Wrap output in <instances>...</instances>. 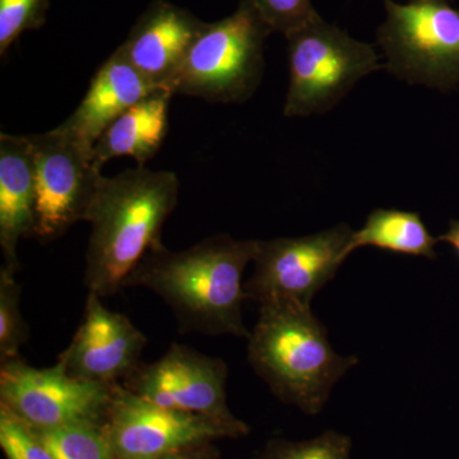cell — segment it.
<instances>
[{"label": "cell", "mask_w": 459, "mask_h": 459, "mask_svg": "<svg viewBox=\"0 0 459 459\" xmlns=\"http://www.w3.org/2000/svg\"><path fill=\"white\" fill-rule=\"evenodd\" d=\"M204 26L192 12L168 0H153L119 49L148 82L171 91L172 81Z\"/></svg>", "instance_id": "obj_13"}, {"label": "cell", "mask_w": 459, "mask_h": 459, "mask_svg": "<svg viewBox=\"0 0 459 459\" xmlns=\"http://www.w3.org/2000/svg\"><path fill=\"white\" fill-rule=\"evenodd\" d=\"M271 33L252 0H240L234 13L204 22L172 81V93L221 104L247 101L261 83Z\"/></svg>", "instance_id": "obj_4"}, {"label": "cell", "mask_w": 459, "mask_h": 459, "mask_svg": "<svg viewBox=\"0 0 459 459\" xmlns=\"http://www.w3.org/2000/svg\"><path fill=\"white\" fill-rule=\"evenodd\" d=\"M259 16L272 32L285 38L319 17L312 0H252Z\"/></svg>", "instance_id": "obj_23"}, {"label": "cell", "mask_w": 459, "mask_h": 459, "mask_svg": "<svg viewBox=\"0 0 459 459\" xmlns=\"http://www.w3.org/2000/svg\"><path fill=\"white\" fill-rule=\"evenodd\" d=\"M49 5V0H0V56H7L23 33L45 25Z\"/></svg>", "instance_id": "obj_21"}, {"label": "cell", "mask_w": 459, "mask_h": 459, "mask_svg": "<svg viewBox=\"0 0 459 459\" xmlns=\"http://www.w3.org/2000/svg\"><path fill=\"white\" fill-rule=\"evenodd\" d=\"M21 286L16 273L0 268V361L21 358L20 350L29 340V325L21 313Z\"/></svg>", "instance_id": "obj_19"}, {"label": "cell", "mask_w": 459, "mask_h": 459, "mask_svg": "<svg viewBox=\"0 0 459 459\" xmlns=\"http://www.w3.org/2000/svg\"><path fill=\"white\" fill-rule=\"evenodd\" d=\"M174 93L157 90L120 114L93 146V159L102 168L110 160L129 156L140 166L159 152L169 131V105Z\"/></svg>", "instance_id": "obj_16"}, {"label": "cell", "mask_w": 459, "mask_h": 459, "mask_svg": "<svg viewBox=\"0 0 459 459\" xmlns=\"http://www.w3.org/2000/svg\"><path fill=\"white\" fill-rule=\"evenodd\" d=\"M352 232L350 226L341 223L307 237L259 241L253 261L255 272L244 283L247 299L259 304H312L314 296L334 279L342 265Z\"/></svg>", "instance_id": "obj_10"}, {"label": "cell", "mask_w": 459, "mask_h": 459, "mask_svg": "<svg viewBox=\"0 0 459 459\" xmlns=\"http://www.w3.org/2000/svg\"><path fill=\"white\" fill-rule=\"evenodd\" d=\"M221 453L214 446V443L195 444V446H186L179 451L168 453L157 459H220Z\"/></svg>", "instance_id": "obj_24"}, {"label": "cell", "mask_w": 459, "mask_h": 459, "mask_svg": "<svg viewBox=\"0 0 459 459\" xmlns=\"http://www.w3.org/2000/svg\"><path fill=\"white\" fill-rule=\"evenodd\" d=\"M351 437L327 430L313 439L301 442L268 440L250 459H351Z\"/></svg>", "instance_id": "obj_20"}, {"label": "cell", "mask_w": 459, "mask_h": 459, "mask_svg": "<svg viewBox=\"0 0 459 459\" xmlns=\"http://www.w3.org/2000/svg\"><path fill=\"white\" fill-rule=\"evenodd\" d=\"M175 172L144 166L102 178L86 221L91 223L84 285L108 298L122 291L126 280L148 253L164 246L162 228L179 204Z\"/></svg>", "instance_id": "obj_2"}, {"label": "cell", "mask_w": 459, "mask_h": 459, "mask_svg": "<svg viewBox=\"0 0 459 459\" xmlns=\"http://www.w3.org/2000/svg\"><path fill=\"white\" fill-rule=\"evenodd\" d=\"M439 238L429 231L418 212L377 208L368 216L364 226L353 231L343 252V259L359 247H374L398 255L437 259L435 247Z\"/></svg>", "instance_id": "obj_17"}, {"label": "cell", "mask_w": 459, "mask_h": 459, "mask_svg": "<svg viewBox=\"0 0 459 459\" xmlns=\"http://www.w3.org/2000/svg\"><path fill=\"white\" fill-rule=\"evenodd\" d=\"M290 82L283 115L327 113L380 65L376 47L316 17L287 36Z\"/></svg>", "instance_id": "obj_5"}, {"label": "cell", "mask_w": 459, "mask_h": 459, "mask_svg": "<svg viewBox=\"0 0 459 459\" xmlns=\"http://www.w3.org/2000/svg\"><path fill=\"white\" fill-rule=\"evenodd\" d=\"M439 241L449 244L459 256V221H451L448 231L440 235Z\"/></svg>", "instance_id": "obj_25"}, {"label": "cell", "mask_w": 459, "mask_h": 459, "mask_svg": "<svg viewBox=\"0 0 459 459\" xmlns=\"http://www.w3.org/2000/svg\"><path fill=\"white\" fill-rule=\"evenodd\" d=\"M107 428L114 459H157L202 443L238 439L250 433L241 420L223 421L195 413L165 409L114 386Z\"/></svg>", "instance_id": "obj_8"}, {"label": "cell", "mask_w": 459, "mask_h": 459, "mask_svg": "<svg viewBox=\"0 0 459 459\" xmlns=\"http://www.w3.org/2000/svg\"><path fill=\"white\" fill-rule=\"evenodd\" d=\"M115 385L75 379L59 362L38 369L17 358L2 362L0 406L33 430L105 425Z\"/></svg>", "instance_id": "obj_9"}, {"label": "cell", "mask_w": 459, "mask_h": 459, "mask_svg": "<svg viewBox=\"0 0 459 459\" xmlns=\"http://www.w3.org/2000/svg\"><path fill=\"white\" fill-rule=\"evenodd\" d=\"M247 340V360L272 394L310 416L325 409L334 385L359 364L356 356L334 351L310 305L294 301L259 304Z\"/></svg>", "instance_id": "obj_3"}, {"label": "cell", "mask_w": 459, "mask_h": 459, "mask_svg": "<svg viewBox=\"0 0 459 459\" xmlns=\"http://www.w3.org/2000/svg\"><path fill=\"white\" fill-rule=\"evenodd\" d=\"M377 30L385 68L411 84L440 91L459 87V9L449 0H383Z\"/></svg>", "instance_id": "obj_6"}, {"label": "cell", "mask_w": 459, "mask_h": 459, "mask_svg": "<svg viewBox=\"0 0 459 459\" xmlns=\"http://www.w3.org/2000/svg\"><path fill=\"white\" fill-rule=\"evenodd\" d=\"M259 240L219 234L188 249L161 246L148 253L126 287H144L170 307L181 333L249 338L243 319L247 296L243 276L255 261Z\"/></svg>", "instance_id": "obj_1"}, {"label": "cell", "mask_w": 459, "mask_h": 459, "mask_svg": "<svg viewBox=\"0 0 459 459\" xmlns=\"http://www.w3.org/2000/svg\"><path fill=\"white\" fill-rule=\"evenodd\" d=\"M157 90L164 89L148 82L117 48L100 66L82 101L59 128L93 148L120 114Z\"/></svg>", "instance_id": "obj_14"}, {"label": "cell", "mask_w": 459, "mask_h": 459, "mask_svg": "<svg viewBox=\"0 0 459 459\" xmlns=\"http://www.w3.org/2000/svg\"><path fill=\"white\" fill-rule=\"evenodd\" d=\"M33 431L56 459H114L105 425H72Z\"/></svg>", "instance_id": "obj_18"}, {"label": "cell", "mask_w": 459, "mask_h": 459, "mask_svg": "<svg viewBox=\"0 0 459 459\" xmlns=\"http://www.w3.org/2000/svg\"><path fill=\"white\" fill-rule=\"evenodd\" d=\"M36 223V180L27 135L0 134V247L3 267L17 273L21 238H32Z\"/></svg>", "instance_id": "obj_15"}, {"label": "cell", "mask_w": 459, "mask_h": 459, "mask_svg": "<svg viewBox=\"0 0 459 459\" xmlns=\"http://www.w3.org/2000/svg\"><path fill=\"white\" fill-rule=\"evenodd\" d=\"M146 344L147 337L128 316L108 309L102 298L89 292L82 322L57 362L75 379L119 385L141 367Z\"/></svg>", "instance_id": "obj_12"}, {"label": "cell", "mask_w": 459, "mask_h": 459, "mask_svg": "<svg viewBox=\"0 0 459 459\" xmlns=\"http://www.w3.org/2000/svg\"><path fill=\"white\" fill-rule=\"evenodd\" d=\"M0 446L7 459H56L29 425L0 406Z\"/></svg>", "instance_id": "obj_22"}, {"label": "cell", "mask_w": 459, "mask_h": 459, "mask_svg": "<svg viewBox=\"0 0 459 459\" xmlns=\"http://www.w3.org/2000/svg\"><path fill=\"white\" fill-rule=\"evenodd\" d=\"M228 374L222 359L172 343L159 360L142 364L122 385L165 409L235 421L226 394Z\"/></svg>", "instance_id": "obj_11"}, {"label": "cell", "mask_w": 459, "mask_h": 459, "mask_svg": "<svg viewBox=\"0 0 459 459\" xmlns=\"http://www.w3.org/2000/svg\"><path fill=\"white\" fill-rule=\"evenodd\" d=\"M36 180V223L32 238L49 243L77 222L86 221L104 175L93 148L57 128L27 135Z\"/></svg>", "instance_id": "obj_7"}]
</instances>
